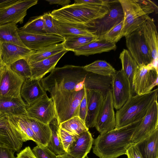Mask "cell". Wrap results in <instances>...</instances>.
Masks as SVG:
<instances>
[{"instance_id":"1","label":"cell","mask_w":158,"mask_h":158,"mask_svg":"<svg viewBox=\"0 0 158 158\" xmlns=\"http://www.w3.org/2000/svg\"><path fill=\"white\" fill-rule=\"evenodd\" d=\"M140 121L100 134L94 139L93 152L99 158H117L126 155L133 144L132 136Z\"/></svg>"},{"instance_id":"2","label":"cell","mask_w":158,"mask_h":158,"mask_svg":"<svg viewBox=\"0 0 158 158\" xmlns=\"http://www.w3.org/2000/svg\"><path fill=\"white\" fill-rule=\"evenodd\" d=\"M88 72L83 66L67 65L55 68L40 81L44 90L50 94L61 90L75 91L76 85L84 81Z\"/></svg>"},{"instance_id":"3","label":"cell","mask_w":158,"mask_h":158,"mask_svg":"<svg viewBox=\"0 0 158 158\" xmlns=\"http://www.w3.org/2000/svg\"><path fill=\"white\" fill-rule=\"evenodd\" d=\"M158 89L141 95L130 96L115 115V128L141 121L153 103L157 100Z\"/></svg>"},{"instance_id":"4","label":"cell","mask_w":158,"mask_h":158,"mask_svg":"<svg viewBox=\"0 0 158 158\" xmlns=\"http://www.w3.org/2000/svg\"><path fill=\"white\" fill-rule=\"evenodd\" d=\"M109 8L74 3L54 10L50 14L54 19L59 21L88 24L104 16Z\"/></svg>"},{"instance_id":"5","label":"cell","mask_w":158,"mask_h":158,"mask_svg":"<svg viewBox=\"0 0 158 158\" xmlns=\"http://www.w3.org/2000/svg\"><path fill=\"white\" fill-rule=\"evenodd\" d=\"M85 89L79 91L59 90L50 93L55 106L58 124L79 116V106Z\"/></svg>"},{"instance_id":"6","label":"cell","mask_w":158,"mask_h":158,"mask_svg":"<svg viewBox=\"0 0 158 158\" xmlns=\"http://www.w3.org/2000/svg\"><path fill=\"white\" fill-rule=\"evenodd\" d=\"M123 13L122 34L126 37L140 29L154 11L135 0H118Z\"/></svg>"},{"instance_id":"7","label":"cell","mask_w":158,"mask_h":158,"mask_svg":"<svg viewBox=\"0 0 158 158\" xmlns=\"http://www.w3.org/2000/svg\"><path fill=\"white\" fill-rule=\"evenodd\" d=\"M158 71L151 63L138 65L133 78L134 92L136 94L148 93L158 85Z\"/></svg>"},{"instance_id":"8","label":"cell","mask_w":158,"mask_h":158,"mask_svg":"<svg viewBox=\"0 0 158 158\" xmlns=\"http://www.w3.org/2000/svg\"><path fill=\"white\" fill-rule=\"evenodd\" d=\"M125 37L128 50L138 65L151 63L152 59L150 51L139 29Z\"/></svg>"},{"instance_id":"9","label":"cell","mask_w":158,"mask_h":158,"mask_svg":"<svg viewBox=\"0 0 158 158\" xmlns=\"http://www.w3.org/2000/svg\"><path fill=\"white\" fill-rule=\"evenodd\" d=\"M123 17L122 6L117 0L111 4L108 13L104 16L88 24L93 34L99 37L123 20Z\"/></svg>"},{"instance_id":"10","label":"cell","mask_w":158,"mask_h":158,"mask_svg":"<svg viewBox=\"0 0 158 158\" xmlns=\"http://www.w3.org/2000/svg\"><path fill=\"white\" fill-rule=\"evenodd\" d=\"M28 116L45 124L56 119L54 104L52 98L46 94L27 107Z\"/></svg>"},{"instance_id":"11","label":"cell","mask_w":158,"mask_h":158,"mask_svg":"<svg viewBox=\"0 0 158 158\" xmlns=\"http://www.w3.org/2000/svg\"><path fill=\"white\" fill-rule=\"evenodd\" d=\"M24 81L5 65L0 72V98H21L20 90Z\"/></svg>"},{"instance_id":"12","label":"cell","mask_w":158,"mask_h":158,"mask_svg":"<svg viewBox=\"0 0 158 158\" xmlns=\"http://www.w3.org/2000/svg\"><path fill=\"white\" fill-rule=\"evenodd\" d=\"M38 2L37 0H17L9 6L0 9V24L22 23L27 10Z\"/></svg>"},{"instance_id":"13","label":"cell","mask_w":158,"mask_h":158,"mask_svg":"<svg viewBox=\"0 0 158 158\" xmlns=\"http://www.w3.org/2000/svg\"><path fill=\"white\" fill-rule=\"evenodd\" d=\"M111 88L114 107L118 110L133 95L128 79L122 69L112 76Z\"/></svg>"},{"instance_id":"14","label":"cell","mask_w":158,"mask_h":158,"mask_svg":"<svg viewBox=\"0 0 158 158\" xmlns=\"http://www.w3.org/2000/svg\"><path fill=\"white\" fill-rule=\"evenodd\" d=\"M114 108L112 93L111 90L104 97L95 126L100 134L110 131L115 128L116 120Z\"/></svg>"},{"instance_id":"15","label":"cell","mask_w":158,"mask_h":158,"mask_svg":"<svg viewBox=\"0 0 158 158\" xmlns=\"http://www.w3.org/2000/svg\"><path fill=\"white\" fill-rule=\"evenodd\" d=\"M158 128V107L155 101L141 121L133 134L132 141L134 144L149 136Z\"/></svg>"},{"instance_id":"16","label":"cell","mask_w":158,"mask_h":158,"mask_svg":"<svg viewBox=\"0 0 158 158\" xmlns=\"http://www.w3.org/2000/svg\"><path fill=\"white\" fill-rule=\"evenodd\" d=\"M19 37L26 47L37 51L50 45L60 43L64 39L58 35L35 34L25 32L18 29Z\"/></svg>"},{"instance_id":"17","label":"cell","mask_w":158,"mask_h":158,"mask_svg":"<svg viewBox=\"0 0 158 158\" xmlns=\"http://www.w3.org/2000/svg\"><path fill=\"white\" fill-rule=\"evenodd\" d=\"M86 95L87 112L85 123L89 129L95 127L104 97L100 92L94 90H86Z\"/></svg>"},{"instance_id":"18","label":"cell","mask_w":158,"mask_h":158,"mask_svg":"<svg viewBox=\"0 0 158 158\" xmlns=\"http://www.w3.org/2000/svg\"><path fill=\"white\" fill-rule=\"evenodd\" d=\"M0 42L2 59L4 64L7 66L20 59H27L36 51L13 44Z\"/></svg>"},{"instance_id":"19","label":"cell","mask_w":158,"mask_h":158,"mask_svg":"<svg viewBox=\"0 0 158 158\" xmlns=\"http://www.w3.org/2000/svg\"><path fill=\"white\" fill-rule=\"evenodd\" d=\"M68 51L64 50L47 58L29 64L31 72V78L40 80L52 71L59 60Z\"/></svg>"},{"instance_id":"20","label":"cell","mask_w":158,"mask_h":158,"mask_svg":"<svg viewBox=\"0 0 158 158\" xmlns=\"http://www.w3.org/2000/svg\"><path fill=\"white\" fill-rule=\"evenodd\" d=\"M94 139L89 131L76 136L66 153L74 158H85L89 152Z\"/></svg>"},{"instance_id":"21","label":"cell","mask_w":158,"mask_h":158,"mask_svg":"<svg viewBox=\"0 0 158 158\" xmlns=\"http://www.w3.org/2000/svg\"><path fill=\"white\" fill-rule=\"evenodd\" d=\"M46 94V91L40 80L31 78L24 80L20 90L21 96L25 101L27 107Z\"/></svg>"},{"instance_id":"22","label":"cell","mask_w":158,"mask_h":158,"mask_svg":"<svg viewBox=\"0 0 158 158\" xmlns=\"http://www.w3.org/2000/svg\"><path fill=\"white\" fill-rule=\"evenodd\" d=\"M139 29L149 48L152 61L158 60V35L153 19L149 17Z\"/></svg>"},{"instance_id":"23","label":"cell","mask_w":158,"mask_h":158,"mask_svg":"<svg viewBox=\"0 0 158 158\" xmlns=\"http://www.w3.org/2000/svg\"><path fill=\"white\" fill-rule=\"evenodd\" d=\"M53 23L58 35L64 38L69 35H94L88 24L59 21L53 18Z\"/></svg>"},{"instance_id":"24","label":"cell","mask_w":158,"mask_h":158,"mask_svg":"<svg viewBox=\"0 0 158 158\" xmlns=\"http://www.w3.org/2000/svg\"><path fill=\"white\" fill-rule=\"evenodd\" d=\"M112 78V76H104L88 72L84 80V86L86 90L100 92L104 97L111 90Z\"/></svg>"},{"instance_id":"25","label":"cell","mask_w":158,"mask_h":158,"mask_svg":"<svg viewBox=\"0 0 158 158\" xmlns=\"http://www.w3.org/2000/svg\"><path fill=\"white\" fill-rule=\"evenodd\" d=\"M116 48L115 43L99 38L98 40L90 42L73 52L76 56H88L115 50Z\"/></svg>"},{"instance_id":"26","label":"cell","mask_w":158,"mask_h":158,"mask_svg":"<svg viewBox=\"0 0 158 158\" xmlns=\"http://www.w3.org/2000/svg\"><path fill=\"white\" fill-rule=\"evenodd\" d=\"M134 144L143 158H158V128Z\"/></svg>"},{"instance_id":"27","label":"cell","mask_w":158,"mask_h":158,"mask_svg":"<svg viewBox=\"0 0 158 158\" xmlns=\"http://www.w3.org/2000/svg\"><path fill=\"white\" fill-rule=\"evenodd\" d=\"M27 107L22 98H0V112L6 115L28 116Z\"/></svg>"},{"instance_id":"28","label":"cell","mask_w":158,"mask_h":158,"mask_svg":"<svg viewBox=\"0 0 158 158\" xmlns=\"http://www.w3.org/2000/svg\"><path fill=\"white\" fill-rule=\"evenodd\" d=\"M7 115L11 123L21 134L24 142L31 140L34 141L37 145H40L27 120L26 116Z\"/></svg>"},{"instance_id":"29","label":"cell","mask_w":158,"mask_h":158,"mask_svg":"<svg viewBox=\"0 0 158 158\" xmlns=\"http://www.w3.org/2000/svg\"><path fill=\"white\" fill-rule=\"evenodd\" d=\"M26 118L40 145L47 146L51 136L49 124H44L28 116Z\"/></svg>"},{"instance_id":"30","label":"cell","mask_w":158,"mask_h":158,"mask_svg":"<svg viewBox=\"0 0 158 158\" xmlns=\"http://www.w3.org/2000/svg\"><path fill=\"white\" fill-rule=\"evenodd\" d=\"M18 29L16 23L0 24V41L26 47L19 37Z\"/></svg>"},{"instance_id":"31","label":"cell","mask_w":158,"mask_h":158,"mask_svg":"<svg viewBox=\"0 0 158 158\" xmlns=\"http://www.w3.org/2000/svg\"><path fill=\"white\" fill-rule=\"evenodd\" d=\"M15 140V135L8 116L0 112V147L8 148Z\"/></svg>"},{"instance_id":"32","label":"cell","mask_w":158,"mask_h":158,"mask_svg":"<svg viewBox=\"0 0 158 158\" xmlns=\"http://www.w3.org/2000/svg\"><path fill=\"white\" fill-rule=\"evenodd\" d=\"M119 58L122 64V69L129 81L131 93L134 92L132 81L133 76L138 65L131 56L129 51L124 49L120 53Z\"/></svg>"},{"instance_id":"33","label":"cell","mask_w":158,"mask_h":158,"mask_svg":"<svg viewBox=\"0 0 158 158\" xmlns=\"http://www.w3.org/2000/svg\"><path fill=\"white\" fill-rule=\"evenodd\" d=\"M62 42L64 49L68 51H73L90 42L99 39L95 35H75L66 36Z\"/></svg>"},{"instance_id":"34","label":"cell","mask_w":158,"mask_h":158,"mask_svg":"<svg viewBox=\"0 0 158 158\" xmlns=\"http://www.w3.org/2000/svg\"><path fill=\"white\" fill-rule=\"evenodd\" d=\"M64 50L66 49L62 42L36 51L26 59L29 64L35 63L49 58Z\"/></svg>"},{"instance_id":"35","label":"cell","mask_w":158,"mask_h":158,"mask_svg":"<svg viewBox=\"0 0 158 158\" xmlns=\"http://www.w3.org/2000/svg\"><path fill=\"white\" fill-rule=\"evenodd\" d=\"M51 130V136L47 146L48 148L56 155L64 154L66 153L62 146L60 137L59 129L56 119L49 124Z\"/></svg>"},{"instance_id":"36","label":"cell","mask_w":158,"mask_h":158,"mask_svg":"<svg viewBox=\"0 0 158 158\" xmlns=\"http://www.w3.org/2000/svg\"><path fill=\"white\" fill-rule=\"evenodd\" d=\"M59 127L75 136L89 131L85 123L79 116L73 117L61 123Z\"/></svg>"},{"instance_id":"37","label":"cell","mask_w":158,"mask_h":158,"mask_svg":"<svg viewBox=\"0 0 158 158\" xmlns=\"http://www.w3.org/2000/svg\"><path fill=\"white\" fill-rule=\"evenodd\" d=\"M83 67L88 72L104 76H113L116 71L109 63L103 60H97Z\"/></svg>"},{"instance_id":"38","label":"cell","mask_w":158,"mask_h":158,"mask_svg":"<svg viewBox=\"0 0 158 158\" xmlns=\"http://www.w3.org/2000/svg\"><path fill=\"white\" fill-rule=\"evenodd\" d=\"M19 29L28 33L47 34L44 30V20L42 15L31 18L22 27Z\"/></svg>"},{"instance_id":"39","label":"cell","mask_w":158,"mask_h":158,"mask_svg":"<svg viewBox=\"0 0 158 158\" xmlns=\"http://www.w3.org/2000/svg\"><path fill=\"white\" fill-rule=\"evenodd\" d=\"M8 66L12 71L24 80L31 78V68L26 59L17 60Z\"/></svg>"},{"instance_id":"40","label":"cell","mask_w":158,"mask_h":158,"mask_svg":"<svg viewBox=\"0 0 158 158\" xmlns=\"http://www.w3.org/2000/svg\"><path fill=\"white\" fill-rule=\"evenodd\" d=\"M123 21V20L115 25L105 34L98 37L99 38L116 44L123 37L122 31Z\"/></svg>"},{"instance_id":"41","label":"cell","mask_w":158,"mask_h":158,"mask_svg":"<svg viewBox=\"0 0 158 158\" xmlns=\"http://www.w3.org/2000/svg\"><path fill=\"white\" fill-rule=\"evenodd\" d=\"M32 151L36 158H57V156L50 150L47 146L37 145Z\"/></svg>"},{"instance_id":"42","label":"cell","mask_w":158,"mask_h":158,"mask_svg":"<svg viewBox=\"0 0 158 158\" xmlns=\"http://www.w3.org/2000/svg\"><path fill=\"white\" fill-rule=\"evenodd\" d=\"M59 132L63 148L66 152L76 136L70 134L59 127Z\"/></svg>"},{"instance_id":"43","label":"cell","mask_w":158,"mask_h":158,"mask_svg":"<svg viewBox=\"0 0 158 158\" xmlns=\"http://www.w3.org/2000/svg\"><path fill=\"white\" fill-rule=\"evenodd\" d=\"M42 15L44 20V30L46 34L58 35L53 24V18L50 13H45Z\"/></svg>"},{"instance_id":"44","label":"cell","mask_w":158,"mask_h":158,"mask_svg":"<svg viewBox=\"0 0 158 158\" xmlns=\"http://www.w3.org/2000/svg\"><path fill=\"white\" fill-rule=\"evenodd\" d=\"M117 1L110 0H75L74 2L75 3H76L85 4L109 8L111 4Z\"/></svg>"},{"instance_id":"45","label":"cell","mask_w":158,"mask_h":158,"mask_svg":"<svg viewBox=\"0 0 158 158\" xmlns=\"http://www.w3.org/2000/svg\"><path fill=\"white\" fill-rule=\"evenodd\" d=\"M87 112V102L86 90L80 103L79 112V117L85 123Z\"/></svg>"},{"instance_id":"46","label":"cell","mask_w":158,"mask_h":158,"mask_svg":"<svg viewBox=\"0 0 158 158\" xmlns=\"http://www.w3.org/2000/svg\"><path fill=\"white\" fill-rule=\"evenodd\" d=\"M127 158H143L136 146L133 144L127 150Z\"/></svg>"},{"instance_id":"47","label":"cell","mask_w":158,"mask_h":158,"mask_svg":"<svg viewBox=\"0 0 158 158\" xmlns=\"http://www.w3.org/2000/svg\"><path fill=\"white\" fill-rule=\"evenodd\" d=\"M16 158H36L29 146L26 147L17 154Z\"/></svg>"},{"instance_id":"48","label":"cell","mask_w":158,"mask_h":158,"mask_svg":"<svg viewBox=\"0 0 158 158\" xmlns=\"http://www.w3.org/2000/svg\"><path fill=\"white\" fill-rule=\"evenodd\" d=\"M15 152L11 149L0 147V158H16L14 155Z\"/></svg>"},{"instance_id":"49","label":"cell","mask_w":158,"mask_h":158,"mask_svg":"<svg viewBox=\"0 0 158 158\" xmlns=\"http://www.w3.org/2000/svg\"><path fill=\"white\" fill-rule=\"evenodd\" d=\"M50 4H56L60 5L63 7L69 5L71 2L69 0H46Z\"/></svg>"},{"instance_id":"50","label":"cell","mask_w":158,"mask_h":158,"mask_svg":"<svg viewBox=\"0 0 158 158\" xmlns=\"http://www.w3.org/2000/svg\"><path fill=\"white\" fill-rule=\"evenodd\" d=\"M17 0H0V9L6 8L16 2Z\"/></svg>"},{"instance_id":"51","label":"cell","mask_w":158,"mask_h":158,"mask_svg":"<svg viewBox=\"0 0 158 158\" xmlns=\"http://www.w3.org/2000/svg\"><path fill=\"white\" fill-rule=\"evenodd\" d=\"M57 158H74L67 154L66 152L65 153L57 156Z\"/></svg>"},{"instance_id":"52","label":"cell","mask_w":158,"mask_h":158,"mask_svg":"<svg viewBox=\"0 0 158 158\" xmlns=\"http://www.w3.org/2000/svg\"><path fill=\"white\" fill-rule=\"evenodd\" d=\"M1 42L0 41V72L2 70V69H3V68L5 66V64H4L3 63L2 58H1Z\"/></svg>"},{"instance_id":"53","label":"cell","mask_w":158,"mask_h":158,"mask_svg":"<svg viewBox=\"0 0 158 158\" xmlns=\"http://www.w3.org/2000/svg\"><path fill=\"white\" fill-rule=\"evenodd\" d=\"M85 158H89L88 156H87L85 157Z\"/></svg>"}]
</instances>
